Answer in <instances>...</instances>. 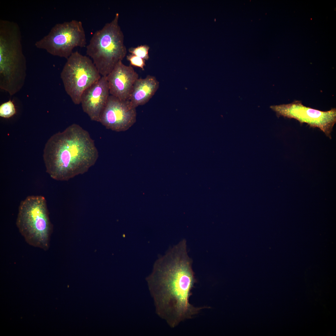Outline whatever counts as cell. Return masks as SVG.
<instances>
[{
  "label": "cell",
  "mask_w": 336,
  "mask_h": 336,
  "mask_svg": "<svg viewBox=\"0 0 336 336\" xmlns=\"http://www.w3.org/2000/svg\"><path fill=\"white\" fill-rule=\"evenodd\" d=\"M186 242L181 240L157 260L147 279L157 314L171 327L211 308L189 303L197 280Z\"/></svg>",
  "instance_id": "obj_1"
},
{
  "label": "cell",
  "mask_w": 336,
  "mask_h": 336,
  "mask_svg": "<svg viewBox=\"0 0 336 336\" xmlns=\"http://www.w3.org/2000/svg\"><path fill=\"white\" fill-rule=\"evenodd\" d=\"M98 157L89 133L76 124L51 136L45 144L43 155L46 172L58 181H68L85 173Z\"/></svg>",
  "instance_id": "obj_2"
},
{
  "label": "cell",
  "mask_w": 336,
  "mask_h": 336,
  "mask_svg": "<svg viewBox=\"0 0 336 336\" xmlns=\"http://www.w3.org/2000/svg\"><path fill=\"white\" fill-rule=\"evenodd\" d=\"M26 60L23 53L18 25L0 20V87L11 95L23 86L26 76Z\"/></svg>",
  "instance_id": "obj_3"
},
{
  "label": "cell",
  "mask_w": 336,
  "mask_h": 336,
  "mask_svg": "<svg viewBox=\"0 0 336 336\" xmlns=\"http://www.w3.org/2000/svg\"><path fill=\"white\" fill-rule=\"evenodd\" d=\"M119 18V13H116L112 21L94 33L86 46V54L92 59L101 76H107L126 55Z\"/></svg>",
  "instance_id": "obj_4"
},
{
  "label": "cell",
  "mask_w": 336,
  "mask_h": 336,
  "mask_svg": "<svg viewBox=\"0 0 336 336\" xmlns=\"http://www.w3.org/2000/svg\"><path fill=\"white\" fill-rule=\"evenodd\" d=\"M16 224L28 244L44 250L49 249L53 226L44 197L29 196L22 201Z\"/></svg>",
  "instance_id": "obj_5"
},
{
  "label": "cell",
  "mask_w": 336,
  "mask_h": 336,
  "mask_svg": "<svg viewBox=\"0 0 336 336\" xmlns=\"http://www.w3.org/2000/svg\"><path fill=\"white\" fill-rule=\"evenodd\" d=\"M101 77L92 60L77 51L67 59L61 73L65 90L75 105L80 104L83 92Z\"/></svg>",
  "instance_id": "obj_6"
},
{
  "label": "cell",
  "mask_w": 336,
  "mask_h": 336,
  "mask_svg": "<svg viewBox=\"0 0 336 336\" xmlns=\"http://www.w3.org/2000/svg\"><path fill=\"white\" fill-rule=\"evenodd\" d=\"M86 44L81 21L73 20L55 24L49 32L35 44L36 48L50 54L68 59L76 47Z\"/></svg>",
  "instance_id": "obj_7"
},
{
  "label": "cell",
  "mask_w": 336,
  "mask_h": 336,
  "mask_svg": "<svg viewBox=\"0 0 336 336\" xmlns=\"http://www.w3.org/2000/svg\"><path fill=\"white\" fill-rule=\"evenodd\" d=\"M270 108L277 116L294 119L301 124L305 123L312 128H318L330 139L331 133L336 122V109L322 111L307 107L301 101L295 100L286 104L272 105Z\"/></svg>",
  "instance_id": "obj_8"
},
{
  "label": "cell",
  "mask_w": 336,
  "mask_h": 336,
  "mask_svg": "<svg viewBox=\"0 0 336 336\" xmlns=\"http://www.w3.org/2000/svg\"><path fill=\"white\" fill-rule=\"evenodd\" d=\"M136 108L129 100L120 99L110 95L99 122L107 129L125 131L136 122Z\"/></svg>",
  "instance_id": "obj_9"
},
{
  "label": "cell",
  "mask_w": 336,
  "mask_h": 336,
  "mask_svg": "<svg viewBox=\"0 0 336 336\" xmlns=\"http://www.w3.org/2000/svg\"><path fill=\"white\" fill-rule=\"evenodd\" d=\"M110 95L106 76H101L85 90L81 98L83 111L92 121L100 122L102 112Z\"/></svg>",
  "instance_id": "obj_10"
},
{
  "label": "cell",
  "mask_w": 336,
  "mask_h": 336,
  "mask_svg": "<svg viewBox=\"0 0 336 336\" xmlns=\"http://www.w3.org/2000/svg\"><path fill=\"white\" fill-rule=\"evenodd\" d=\"M110 95L120 99L129 100L138 75L131 66L119 62L106 76Z\"/></svg>",
  "instance_id": "obj_11"
},
{
  "label": "cell",
  "mask_w": 336,
  "mask_h": 336,
  "mask_svg": "<svg viewBox=\"0 0 336 336\" xmlns=\"http://www.w3.org/2000/svg\"><path fill=\"white\" fill-rule=\"evenodd\" d=\"M159 86L154 76L148 75L144 78H138L134 84L129 100L136 108L144 105L154 95Z\"/></svg>",
  "instance_id": "obj_12"
},
{
  "label": "cell",
  "mask_w": 336,
  "mask_h": 336,
  "mask_svg": "<svg viewBox=\"0 0 336 336\" xmlns=\"http://www.w3.org/2000/svg\"><path fill=\"white\" fill-rule=\"evenodd\" d=\"M16 112L13 101L11 100L2 104L0 106V116L8 118L13 116Z\"/></svg>",
  "instance_id": "obj_13"
},
{
  "label": "cell",
  "mask_w": 336,
  "mask_h": 336,
  "mask_svg": "<svg viewBox=\"0 0 336 336\" xmlns=\"http://www.w3.org/2000/svg\"><path fill=\"white\" fill-rule=\"evenodd\" d=\"M149 46L146 44L141 45L136 47L131 48L128 49L131 54L139 57L145 60L149 58Z\"/></svg>",
  "instance_id": "obj_14"
},
{
  "label": "cell",
  "mask_w": 336,
  "mask_h": 336,
  "mask_svg": "<svg viewBox=\"0 0 336 336\" xmlns=\"http://www.w3.org/2000/svg\"><path fill=\"white\" fill-rule=\"evenodd\" d=\"M126 58L131 66L140 68L143 70H144L145 60L131 54L127 55Z\"/></svg>",
  "instance_id": "obj_15"
}]
</instances>
